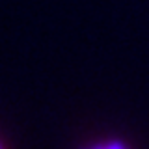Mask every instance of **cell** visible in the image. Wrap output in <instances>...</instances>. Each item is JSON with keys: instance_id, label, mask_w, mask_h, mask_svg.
Returning <instances> with one entry per match:
<instances>
[{"instance_id": "obj_2", "label": "cell", "mask_w": 149, "mask_h": 149, "mask_svg": "<svg viewBox=\"0 0 149 149\" xmlns=\"http://www.w3.org/2000/svg\"><path fill=\"white\" fill-rule=\"evenodd\" d=\"M0 149H2V147H0Z\"/></svg>"}, {"instance_id": "obj_1", "label": "cell", "mask_w": 149, "mask_h": 149, "mask_svg": "<svg viewBox=\"0 0 149 149\" xmlns=\"http://www.w3.org/2000/svg\"><path fill=\"white\" fill-rule=\"evenodd\" d=\"M91 149H129L127 146H123L121 142H110V143H104V146H97V147H91Z\"/></svg>"}]
</instances>
